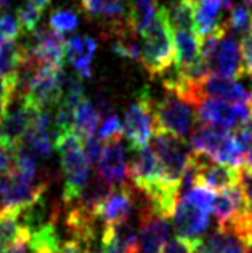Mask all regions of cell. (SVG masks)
<instances>
[{"mask_svg": "<svg viewBox=\"0 0 252 253\" xmlns=\"http://www.w3.org/2000/svg\"><path fill=\"white\" fill-rule=\"evenodd\" d=\"M53 144L61 159L64 173L63 202L64 205H72L90 179V162L84 152V141L74 130H71L58 135Z\"/></svg>", "mask_w": 252, "mask_h": 253, "instance_id": "cell-1", "label": "cell"}, {"mask_svg": "<svg viewBox=\"0 0 252 253\" xmlns=\"http://www.w3.org/2000/svg\"><path fill=\"white\" fill-rule=\"evenodd\" d=\"M167 19L165 8H159L156 18L142 32V55L140 61L151 76L165 74L175 61L174 36Z\"/></svg>", "mask_w": 252, "mask_h": 253, "instance_id": "cell-2", "label": "cell"}, {"mask_svg": "<svg viewBox=\"0 0 252 253\" xmlns=\"http://www.w3.org/2000/svg\"><path fill=\"white\" fill-rule=\"evenodd\" d=\"M66 74L58 66H41L31 74L19 99L32 109H55L63 99Z\"/></svg>", "mask_w": 252, "mask_h": 253, "instance_id": "cell-3", "label": "cell"}, {"mask_svg": "<svg viewBox=\"0 0 252 253\" xmlns=\"http://www.w3.org/2000/svg\"><path fill=\"white\" fill-rule=\"evenodd\" d=\"M151 149L161 165L162 176L169 184L182 188V179L188 167L191 151L183 138H177L169 133L156 131L152 136Z\"/></svg>", "mask_w": 252, "mask_h": 253, "instance_id": "cell-4", "label": "cell"}, {"mask_svg": "<svg viewBox=\"0 0 252 253\" xmlns=\"http://www.w3.org/2000/svg\"><path fill=\"white\" fill-rule=\"evenodd\" d=\"M124 135L127 136L130 148L140 151L150 144L156 133L154 101L148 90H143L124 116Z\"/></svg>", "mask_w": 252, "mask_h": 253, "instance_id": "cell-5", "label": "cell"}, {"mask_svg": "<svg viewBox=\"0 0 252 253\" xmlns=\"http://www.w3.org/2000/svg\"><path fill=\"white\" fill-rule=\"evenodd\" d=\"M154 124L156 131L185 139L196 125L193 106L175 93L167 91L161 101L154 103Z\"/></svg>", "mask_w": 252, "mask_h": 253, "instance_id": "cell-6", "label": "cell"}, {"mask_svg": "<svg viewBox=\"0 0 252 253\" xmlns=\"http://www.w3.org/2000/svg\"><path fill=\"white\" fill-rule=\"evenodd\" d=\"M26 46L24 68L36 71L41 66H58L63 68L66 58V41L63 34L47 29L37 28L31 34Z\"/></svg>", "mask_w": 252, "mask_h": 253, "instance_id": "cell-7", "label": "cell"}, {"mask_svg": "<svg viewBox=\"0 0 252 253\" xmlns=\"http://www.w3.org/2000/svg\"><path fill=\"white\" fill-rule=\"evenodd\" d=\"M45 191H47V181L44 178L29 179L11 171L10 175H3L0 183L2 207L24 211L41 204Z\"/></svg>", "mask_w": 252, "mask_h": 253, "instance_id": "cell-8", "label": "cell"}, {"mask_svg": "<svg viewBox=\"0 0 252 253\" xmlns=\"http://www.w3.org/2000/svg\"><path fill=\"white\" fill-rule=\"evenodd\" d=\"M97 175L104 179L112 189L124 188L129 181L130 164L127 162V154L122 144V138H114L106 141L103 156L97 164Z\"/></svg>", "mask_w": 252, "mask_h": 253, "instance_id": "cell-9", "label": "cell"}, {"mask_svg": "<svg viewBox=\"0 0 252 253\" xmlns=\"http://www.w3.org/2000/svg\"><path fill=\"white\" fill-rule=\"evenodd\" d=\"M170 234L167 218L159 216L151 209L140 211V228L137 234V253H161Z\"/></svg>", "mask_w": 252, "mask_h": 253, "instance_id": "cell-10", "label": "cell"}, {"mask_svg": "<svg viewBox=\"0 0 252 253\" xmlns=\"http://www.w3.org/2000/svg\"><path fill=\"white\" fill-rule=\"evenodd\" d=\"M18 99L16 104H10L8 109L0 119V146L3 148H16L23 141V138L28 131L32 116L37 109H32L26 104L23 99Z\"/></svg>", "mask_w": 252, "mask_h": 253, "instance_id": "cell-11", "label": "cell"}, {"mask_svg": "<svg viewBox=\"0 0 252 253\" xmlns=\"http://www.w3.org/2000/svg\"><path fill=\"white\" fill-rule=\"evenodd\" d=\"M172 216L177 236L185 239H201L209 228V211L196 207L183 196L178 199Z\"/></svg>", "mask_w": 252, "mask_h": 253, "instance_id": "cell-12", "label": "cell"}, {"mask_svg": "<svg viewBox=\"0 0 252 253\" xmlns=\"http://www.w3.org/2000/svg\"><path fill=\"white\" fill-rule=\"evenodd\" d=\"M231 0H196L195 32L198 37L205 39L218 31L228 29L227 21H220L222 11H231Z\"/></svg>", "mask_w": 252, "mask_h": 253, "instance_id": "cell-13", "label": "cell"}, {"mask_svg": "<svg viewBox=\"0 0 252 253\" xmlns=\"http://www.w3.org/2000/svg\"><path fill=\"white\" fill-rule=\"evenodd\" d=\"M134 191L130 186L112 189L104 201L97 209V216L104 224H116L129 219L132 210H134Z\"/></svg>", "mask_w": 252, "mask_h": 253, "instance_id": "cell-14", "label": "cell"}, {"mask_svg": "<svg viewBox=\"0 0 252 253\" xmlns=\"http://www.w3.org/2000/svg\"><path fill=\"white\" fill-rule=\"evenodd\" d=\"M97 51V42L90 37L74 36L66 41V58L77 74L89 79L92 76V59Z\"/></svg>", "mask_w": 252, "mask_h": 253, "instance_id": "cell-15", "label": "cell"}, {"mask_svg": "<svg viewBox=\"0 0 252 253\" xmlns=\"http://www.w3.org/2000/svg\"><path fill=\"white\" fill-rule=\"evenodd\" d=\"M228 133H230L228 130L218 128V126L196 122L193 131H191V138H190L191 146L190 148H191V151L200 152V154H205L214 161Z\"/></svg>", "mask_w": 252, "mask_h": 253, "instance_id": "cell-16", "label": "cell"}, {"mask_svg": "<svg viewBox=\"0 0 252 253\" xmlns=\"http://www.w3.org/2000/svg\"><path fill=\"white\" fill-rule=\"evenodd\" d=\"M29 229L23 223L21 211L5 209L0 205V252L19 242H28Z\"/></svg>", "mask_w": 252, "mask_h": 253, "instance_id": "cell-17", "label": "cell"}, {"mask_svg": "<svg viewBox=\"0 0 252 253\" xmlns=\"http://www.w3.org/2000/svg\"><path fill=\"white\" fill-rule=\"evenodd\" d=\"M174 48L177 69H187L196 64L201 56V39L195 29H175L174 31Z\"/></svg>", "mask_w": 252, "mask_h": 253, "instance_id": "cell-18", "label": "cell"}, {"mask_svg": "<svg viewBox=\"0 0 252 253\" xmlns=\"http://www.w3.org/2000/svg\"><path fill=\"white\" fill-rule=\"evenodd\" d=\"M26 244L31 253H59L63 241L59 239L55 221H45L29 232Z\"/></svg>", "mask_w": 252, "mask_h": 253, "instance_id": "cell-19", "label": "cell"}, {"mask_svg": "<svg viewBox=\"0 0 252 253\" xmlns=\"http://www.w3.org/2000/svg\"><path fill=\"white\" fill-rule=\"evenodd\" d=\"M251 250L230 231L217 228L207 241H202L195 253H249Z\"/></svg>", "mask_w": 252, "mask_h": 253, "instance_id": "cell-20", "label": "cell"}, {"mask_svg": "<svg viewBox=\"0 0 252 253\" xmlns=\"http://www.w3.org/2000/svg\"><path fill=\"white\" fill-rule=\"evenodd\" d=\"M100 117V112L87 98H84L74 108V131L81 136L82 141L95 135Z\"/></svg>", "mask_w": 252, "mask_h": 253, "instance_id": "cell-21", "label": "cell"}, {"mask_svg": "<svg viewBox=\"0 0 252 253\" xmlns=\"http://www.w3.org/2000/svg\"><path fill=\"white\" fill-rule=\"evenodd\" d=\"M195 10L196 0H174L165 8L172 31L175 29H195Z\"/></svg>", "mask_w": 252, "mask_h": 253, "instance_id": "cell-22", "label": "cell"}, {"mask_svg": "<svg viewBox=\"0 0 252 253\" xmlns=\"http://www.w3.org/2000/svg\"><path fill=\"white\" fill-rule=\"evenodd\" d=\"M42 10H39L34 3H31L29 0H26V3L23 6H19L18 13H16V19L21 29L32 34L37 28H39V21H41V16H42Z\"/></svg>", "mask_w": 252, "mask_h": 253, "instance_id": "cell-23", "label": "cell"}, {"mask_svg": "<svg viewBox=\"0 0 252 253\" xmlns=\"http://www.w3.org/2000/svg\"><path fill=\"white\" fill-rule=\"evenodd\" d=\"M227 24H228V29L233 31L235 34H241L244 36L248 31H251L252 28V18H251V13L248 11L246 6L243 5H236L231 8L228 19H227Z\"/></svg>", "mask_w": 252, "mask_h": 253, "instance_id": "cell-24", "label": "cell"}, {"mask_svg": "<svg viewBox=\"0 0 252 253\" xmlns=\"http://www.w3.org/2000/svg\"><path fill=\"white\" fill-rule=\"evenodd\" d=\"M77 24H79V18L71 10H55L50 15V28L59 32V34L74 31L77 28Z\"/></svg>", "mask_w": 252, "mask_h": 253, "instance_id": "cell-25", "label": "cell"}, {"mask_svg": "<svg viewBox=\"0 0 252 253\" xmlns=\"http://www.w3.org/2000/svg\"><path fill=\"white\" fill-rule=\"evenodd\" d=\"M185 199H188L191 204H195L196 207H200L205 211H212V204H214V192L209 188L201 184H195L193 188L185 191L182 194Z\"/></svg>", "mask_w": 252, "mask_h": 253, "instance_id": "cell-26", "label": "cell"}, {"mask_svg": "<svg viewBox=\"0 0 252 253\" xmlns=\"http://www.w3.org/2000/svg\"><path fill=\"white\" fill-rule=\"evenodd\" d=\"M124 136V125L119 121L116 114H109L104 117V121L98 130V138L103 141H109L114 138H122Z\"/></svg>", "mask_w": 252, "mask_h": 253, "instance_id": "cell-27", "label": "cell"}, {"mask_svg": "<svg viewBox=\"0 0 252 253\" xmlns=\"http://www.w3.org/2000/svg\"><path fill=\"white\" fill-rule=\"evenodd\" d=\"M202 242V239H185L177 236L165 242L161 253H195L196 247Z\"/></svg>", "mask_w": 252, "mask_h": 253, "instance_id": "cell-28", "label": "cell"}, {"mask_svg": "<svg viewBox=\"0 0 252 253\" xmlns=\"http://www.w3.org/2000/svg\"><path fill=\"white\" fill-rule=\"evenodd\" d=\"M103 151H104L103 139L98 138V135H94L87 139H84V152H85V156H87L90 164L100 162V159L103 156Z\"/></svg>", "mask_w": 252, "mask_h": 253, "instance_id": "cell-29", "label": "cell"}, {"mask_svg": "<svg viewBox=\"0 0 252 253\" xmlns=\"http://www.w3.org/2000/svg\"><path fill=\"white\" fill-rule=\"evenodd\" d=\"M240 51H241L244 72L252 79V28L241 37Z\"/></svg>", "mask_w": 252, "mask_h": 253, "instance_id": "cell-30", "label": "cell"}, {"mask_svg": "<svg viewBox=\"0 0 252 253\" xmlns=\"http://www.w3.org/2000/svg\"><path fill=\"white\" fill-rule=\"evenodd\" d=\"M238 186H240L249 210L252 211V167L240 169V183H238Z\"/></svg>", "mask_w": 252, "mask_h": 253, "instance_id": "cell-31", "label": "cell"}, {"mask_svg": "<svg viewBox=\"0 0 252 253\" xmlns=\"http://www.w3.org/2000/svg\"><path fill=\"white\" fill-rule=\"evenodd\" d=\"M84 11L90 16H101V10L104 5V0H79Z\"/></svg>", "mask_w": 252, "mask_h": 253, "instance_id": "cell-32", "label": "cell"}, {"mask_svg": "<svg viewBox=\"0 0 252 253\" xmlns=\"http://www.w3.org/2000/svg\"><path fill=\"white\" fill-rule=\"evenodd\" d=\"M3 253H28V249H26V242H19L16 245H13V247L6 249Z\"/></svg>", "mask_w": 252, "mask_h": 253, "instance_id": "cell-33", "label": "cell"}, {"mask_svg": "<svg viewBox=\"0 0 252 253\" xmlns=\"http://www.w3.org/2000/svg\"><path fill=\"white\" fill-rule=\"evenodd\" d=\"M11 103L8 101V99H5V98H0V119L3 117V114L6 112V109H8V106Z\"/></svg>", "mask_w": 252, "mask_h": 253, "instance_id": "cell-34", "label": "cell"}, {"mask_svg": "<svg viewBox=\"0 0 252 253\" xmlns=\"http://www.w3.org/2000/svg\"><path fill=\"white\" fill-rule=\"evenodd\" d=\"M6 2H10V0H0V3H2V5H5Z\"/></svg>", "mask_w": 252, "mask_h": 253, "instance_id": "cell-35", "label": "cell"}, {"mask_svg": "<svg viewBox=\"0 0 252 253\" xmlns=\"http://www.w3.org/2000/svg\"><path fill=\"white\" fill-rule=\"evenodd\" d=\"M244 2H248V3H252V0H244Z\"/></svg>", "mask_w": 252, "mask_h": 253, "instance_id": "cell-36", "label": "cell"}, {"mask_svg": "<svg viewBox=\"0 0 252 253\" xmlns=\"http://www.w3.org/2000/svg\"><path fill=\"white\" fill-rule=\"evenodd\" d=\"M251 18H252V6H251Z\"/></svg>", "mask_w": 252, "mask_h": 253, "instance_id": "cell-37", "label": "cell"}, {"mask_svg": "<svg viewBox=\"0 0 252 253\" xmlns=\"http://www.w3.org/2000/svg\"><path fill=\"white\" fill-rule=\"evenodd\" d=\"M122 2H130V0H122Z\"/></svg>", "mask_w": 252, "mask_h": 253, "instance_id": "cell-38", "label": "cell"}, {"mask_svg": "<svg viewBox=\"0 0 252 253\" xmlns=\"http://www.w3.org/2000/svg\"><path fill=\"white\" fill-rule=\"evenodd\" d=\"M251 96H252V95H251ZM251 108H252V101H251Z\"/></svg>", "mask_w": 252, "mask_h": 253, "instance_id": "cell-39", "label": "cell"}]
</instances>
